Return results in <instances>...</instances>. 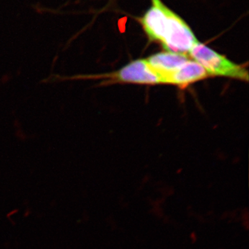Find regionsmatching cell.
Masks as SVG:
<instances>
[{
    "instance_id": "cell-1",
    "label": "cell",
    "mask_w": 249,
    "mask_h": 249,
    "mask_svg": "<svg viewBox=\"0 0 249 249\" xmlns=\"http://www.w3.org/2000/svg\"><path fill=\"white\" fill-rule=\"evenodd\" d=\"M152 1L151 7L140 19L149 38L160 42L168 52L189 53L198 42L193 31L160 0Z\"/></svg>"
},
{
    "instance_id": "cell-2",
    "label": "cell",
    "mask_w": 249,
    "mask_h": 249,
    "mask_svg": "<svg viewBox=\"0 0 249 249\" xmlns=\"http://www.w3.org/2000/svg\"><path fill=\"white\" fill-rule=\"evenodd\" d=\"M189 54L204 67L209 75L230 77L246 81L249 80V73L245 67L230 61L224 55L199 42L192 48Z\"/></svg>"
},
{
    "instance_id": "cell-3",
    "label": "cell",
    "mask_w": 249,
    "mask_h": 249,
    "mask_svg": "<svg viewBox=\"0 0 249 249\" xmlns=\"http://www.w3.org/2000/svg\"><path fill=\"white\" fill-rule=\"evenodd\" d=\"M114 75L113 78L123 83L139 84L163 83L161 76L149 65L146 60L131 62Z\"/></svg>"
},
{
    "instance_id": "cell-4",
    "label": "cell",
    "mask_w": 249,
    "mask_h": 249,
    "mask_svg": "<svg viewBox=\"0 0 249 249\" xmlns=\"http://www.w3.org/2000/svg\"><path fill=\"white\" fill-rule=\"evenodd\" d=\"M209 76L204 67L198 62L188 60L182 66L165 77L164 83L185 87L198 80L204 79Z\"/></svg>"
},
{
    "instance_id": "cell-5",
    "label": "cell",
    "mask_w": 249,
    "mask_h": 249,
    "mask_svg": "<svg viewBox=\"0 0 249 249\" xmlns=\"http://www.w3.org/2000/svg\"><path fill=\"white\" fill-rule=\"evenodd\" d=\"M146 60L161 76L163 83H164L165 77L184 65L189 60V58L186 54L163 52L155 54Z\"/></svg>"
}]
</instances>
